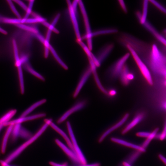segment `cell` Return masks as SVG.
Wrapping results in <instances>:
<instances>
[{"instance_id": "6da1fadb", "label": "cell", "mask_w": 166, "mask_h": 166, "mask_svg": "<svg viewBox=\"0 0 166 166\" xmlns=\"http://www.w3.org/2000/svg\"><path fill=\"white\" fill-rule=\"evenodd\" d=\"M51 119L45 120V123L30 138L13 151L5 159L4 162L9 164L17 157L25 149L37 140L45 131L52 122Z\"/></svg>"}, {"instance_id": "7a4b0ae2", "label": "cell", "mask_w": 166, "mask_h": 166, "mask_svg": "<svg viewBox=\"0 0 166 166\" xmlns=\"http://www.w3.org/2000/svg\"><path fill=\"white\" fill-rule=\"evenodd\" d=\"M124 47L127 49L129 51L130 54L132 55L142 74L148 83L149 85H152L153 82L150 72L139 55L130 46L127 45L125 46Z\"/></svg>"}, {"instance_id": "3957f363", "label": "cell", "mask_w": 166, "mask_h": 166, "mask_svg": "<svg viewBox=\"0 0 166 166\" xmlns=\"http://www.w3.org/2000/svg\"><path fill=\"white\" fill-rule=\"evenodd\" d=\"M78 5L83 17L86 32L85 34L81 37V39L86 40L87 46L91 51L93 49L92 36V31L91 30L89 18L84 5L81 0L79 1Z\"/></svg>"}, {"instance_id": "277c9868", "label": "cell", "mask_w": 166, "mask_h": 166, "mask_svg": "<svg viewBox=\"0 0 166 166\" xmlns=\"http://www.w3.org/2000/svg\"><path fill=\"white\" fill-rule=\"evenodd\" d=\"M130 55L129 53H126L118 59L110 68L109 72L112 77L116 78L119 76Z\"/></svg>"}, {"instance_id": "5b68a950", "label": "cell", "mask_w": 166, "mask_h": 166, "mask_svg": "<svg viewBox=\"0 0 166 166\" xmlns=\"http://www.w3.org/2000/svg\"><path fill=\"white\" fill-rule=\"evenodd\" d=\"M66 126L75 153L78 157L81 164H86V159L77 143L71 124L69 121L67 122Z\"/></svg>"}, {"instance_id": "8992f818", "label": "cell", "mask_w": 166, "mask_h": 166, "mask_svg": "<svg viewBox=\"0 0 166 166\" xmlns=\"http://www.w3.org/2000/svg\"><path fill=\"white\" fill-rule=\"evenodd\" d=\"M59 17H60L59 15H57L56 16L52 23L51 24H50L48 27L49 29L47 32L46 37L44 43L45 47L44 55L45 57L46 58L48 57L49 55V46L50 45L49 41L52 31H53L57 34H58L59 32V31L55 28L54 27V26L58 21Z\"/></svg>"}, {"instance_id": "52a82bcc", "label": "cell", "mask_w": 166, "mask_h": 166, "mask_svg": "<svg viewBox=\"0 0 166 166\" xmlns=\"http://www.w3.org/2000/svg\"><path fill=\"white\" fill-rule=\"evenodd\" d=\"M86 104L85 101H81L77 102L69 109L65 112L57 120V122L58 124L62 123L65 121L72 114L81 110Z\"/></svg>"}, {"instance_id": "ba28073f", "label": "cell", "mask_w": 166, "mask_h": 166, "mask_svg": "<svg viewBox=\"0 0 166 166\" xmlns=\"http://www.w3.org/2000/svg\"><path fill=\"white\" fill-rule=\"evenodd\" d=\"M66 1L68 6L70 15L77 38V41H82L77 17V14L73 10L70 1L68 0Z\"/></svg>"}, {"instance_id": "9c48e42d", "label": "cell", "mask_w": 166, "mask_h": 166, "mask_svg": "<svg viewBox=\"0 0 166 166\" xmlns=\"http://www.w3.org/2000/svg\"><path fill=\"white\" fill-rule=\"evenodd\" d=\"M114 45L109 43L103 46L95 55L99 62L101 63L107 58L113 49Z\"/></svg>"}, {"instance_id": "30bf717a", "label": "cell", "mask_w": 166, "mask_h": 166, "mask_svg": "<svg viewBox=\"0 0 166 166\" xmlns=\"http://www.w3.org/2000/svg\"><path fill=\"white\" fill-rule=\"evenodd\" d=\"M128 117V114H125L120 121L105 131L99 138L98 142H101L109 134L121 126L126 121Z\"/></svg>"}, {"instance_id": "8fae6325", "label": "cell", "mask_w": 166, "mask_h": 166, "mask_svg": "<svg viewBox=\"0 0 166 166\" xmlns=\"http://www.w3.org/2000/svg\"><path fill=\"white\" fill-rule=\"evenodd\" d=\"M56 144L61 149L70 159L77 164H81V162L76 154L69 148L67 147L59 139L55 140Z\"/></svg>"}, {"instance_id": "7c38bea8", "label": "cell", "mask_w": 166, "mask_h": 166, "mask_svg": "<svg viewBox=\"0 0 166 166\" xmlns=\"http://www.w3.org/2000/svg\"><path fill=\"white\" fill-rule=\"evenodd\" d=\"M119 77L122 84L125 86L128 85L131 81L134 78V77L133 74L130 71L126 64Z\"/></svg>"}, {"instance_id": "4fadbf2b", "label": "cell", "mask_w": 166, "mask_h": 166, "mask_svg": "<svg viewBox=\"0 0 166 166\" xmlns=\"http://www.w3.org/2000/svg\"><path fill=\"white\" fill-rule=\"evenodd\" d=\"M92 73V71L90 67H89L84 72L73 93V97L74 98L76 97L78 95Z\"/></svg>"}, {"instance_id": "5bb4252c", "label": "cell", "mask_w": 166, "mask_h": 166, "mask_svg": "<svg viewBox=\"0 0 166 166\" xmlns=\"http://www.w3.org/2000/svg\"><path fill=\"white\" fill-rule=\"evenodd\" d=\"M45 116L46 114L45 113H42L30 116H27L23 117H19L17 119L10 121L6 123L4 126L9 125L10 124L14 125L17 124H21L23 122L44 117Z\"/></svg>"}, {"instance_id": "9a60e30c", "label": "cell", "mask_w": 166, "mask_h": 166, "mask_svg": "<svg viewBox=\"0 0 166 166\" xmlns=\"http://www.w3.org/2000/svg\"><path fill=\"white\" fill-rule=\"evenodd\" d=\"M144 116V113L142 112L137 114L132 120L123 130L121 132V134L123 135L125 134L136 126L143 120Z\"/></svg>"}, {"instance_id": "2e32d148", "label": "cell", "mask_w": 166, "mask_h": 166, "mask_svg": "<svg viewBox=\"0 0 166 166\" xmlns=\"http://www.w3.org/2000/svg\"><path fill=\"white\" fill-rule=\"evenodd\" d=\"M110 140L111 141L113 142L134 149L136 150L142 152L145 151V149L141 146L138 145L115 137H111Z\"/></svg>"}, {"instance_id": "e0dca14e", "label": "cell", "mask_w": 166, "mask_h": 166, "mask_svg": "<svg viewBox=\"0 0 166 166\" xmlns=\"http://www.w3.org/2000/svg\"><path fill=\"white\" fill-rule=\"evenodd\" d=\"M53 129L61 135L67 144L69 148L74 152V150L70 139L66 134L57 125L52 122L49 125ZM75 153V152H74Z\"/></svg>"}, {"instance_id": "ac0fdd59", "label": "cell", "mask_w": 166, "mask_h": 166, "mask_svg": "<svg viewBox=\"0 0 166 166\" xmlns=\"http://www.w3.org/2000/svg\"><path fill=\"white\" fill-rule=\"evenodd\" d=\"M77 42L84 51L88 58H90L93 61L97 67L100 66L101 64L97 60L95 55L91 52V50H90L87 46L82 42V41Z\"/></svg>"}, {"instance_id": "d6986e66", "label": "cell", "mask_w": 166, "mask_h": 166, "mask_svg": "<svg viewBox=\"0 0 166 166\" xmlns=\"http://www.w3.org/2000/svg\"><path fill=\"white\" fill-rule=\"evenodd\" d=\"M144 25L159 42L166 46V39L163 36L157 32L147 22Z\"/></svg>"}, {"instance_id": "ffe728a7", "label": "cell", "mask_w": 166, "mask_h": 166, "mask_svg": "<svg viewBox=\"0 0 166 166\" xmlns=\"http://www.w3.org/2000/svg\"><path fill=\"white\" fill-rule=\"evenodd\" d=\"M46 101V100L43 99L34 103L25 110L22 113L20 117H23L27 116L35 109L44 104Z\"/></svg>"}, {"instance_id": "44dd1931", "label": "cell", "mask_w": 166, "mask_h": 166, "mask_svg": "<svg viewBox=\"0 0 166 166\" xmlns=\"http://www.w3.org/2000/svg\"><path fill=\"white\" fill-rule=\"evenodd\" d=\"M148 1H144L143 3V10L142 14H140L139 12L137 13V17L139 20L140 23L144 25L146 22V18L147 14L148 8Z\"/></svg>"}, {"instance_id": "7402d4cb", "label": "cell", "mask_w": 166, "mask_h": 166, "mask_svg": "<svg viewBox=\"0 0 166 166\" xmlns=\"http://www.w3.org/2000/svg\"><path fill=\"white\" fill-rule=\"evenodd\" d=\"M22 65L24 69L31 74L42 81H45V78L34 69L28 62L24 63Z\"/></svg>"}, {"instance_id": "603a6c76", "label": "cell", "mask_w": 166, "mask_h": 166, "mask_svg": "<svg viewBox=\"0 0 166 166\" xmlns=\"http://www.w3.org/2000/svg\"><path fill=\"white\" fill-rule=\"evenodd\" d=\"M16 112V109H12L7 112L0 118V124L5 125L6 123L10 121Z\"/></svg>"}, {"instance_id": "cb8c5ba5", "label": "cell", "mask_w": 166, "mask_h": 166, "mask_svg": "<svg viewBox=\"0 0 166 166\" xmlns=\"http://www.w3.org/2000/svg\"><path fill=\"white\" fill-rule=\"evenodd\" d=\"M118 32V30L115 28L104 29L92 32V36L93 38L94 36L99 35L115 34Z\"/></svg>"}, {"instance_id": "d4e9b609", "label": "cell", "mask_w": 166, "mask_h": 166, "mask_svg": "<svg viewBox=\"0 0 166 166\" xmlns=\"http://www.w3.org/2000/svg\"><path fill=\"white\" fill-rule=\"evenodd\" d=\"M14 125V124H10L8 125L9 127L5 134L1 150L2 153H4L5 152L8 138L10 134H11Z\"/></svg>"}, {"instance_id": "484cf974", "label": "cell", "mask_w": 166, "mask_h": 166, "mask_svg": "<svg viewBox=\"0 0 166 166\" xmlns=\"http://www.w3.org/2000/svg\"><path fill=\"white\" fill-rule=\"evenodd\" d=\"M21 127V124H17L14 125L11 133L13 141L16 140L19 136Z\"/></svg>"}, {"instance_id": "4316f807", "label": "cell", "mask_w": 166, "mask_h": 166, "mask_svg": "<svg viewBox=\"0 0 166 166\" xmlns=\"http://www.w3.org/2000/svg\"><path fill=\"white\" fill-rule=\"evenodd\" d=\"M158 129L156 128L150 132L149 135L144 141L141 146L145 149L148 146L151 140L156 137V135L158 133Z\"/></svg>"}, {"instance_id": "83f0119b", "label": "cell", "mask_w": 166, "mask_h": 166, "mask_svg": "<svg viewBox=\"0 0 166 166\" xmlns=\"http://www.w3.org/2000/svg\"><path fill=\"white\" fill-rule=\"evenodd\" d=\"M49 49L51 51V53L56 59L58 63L65 69L67 70L68 68L67 65L63 62L60 58L56 51L54 50L52 46L50 45L49 46Z\"/></svg>"}, {"instance_id": "f1b7e54d", "label": "cell", "mask_w": 166, "mask_h": 166, "mask_svg": "<svg viewBox=\"0 0 166 166\" xmlns=\"http://www.w3.org/2000/svg\"><path fill=\"white\" fill-rule=\"evenodd\" d=\"M22 18H14L0 17V21L5 23L14 24L15 25L18 24H22Z\"/></svg>"}, {"instance_id": "f546056e", "label": "cell", "mask_w": 166, "mask_h": 166, "mask_svg": "<svg viewBox=\"0 0 166 166\" xmlns=\"http://www.w3.org/2000/svg\"><path fill=\"white\" fill-rule=\"evenodd\" d=\"M18 68L20 91L21 94H23L25 92V88L23 75L22 67Z\"/></svg>"}, {"instance_id": "4dcf8cb0", "label": "cell", "mask_w": 166, "mask_h": 166, "mask_svg": "<svg viewBox=\"0 0 166 166\" xmlns=\"http://www.w3.org/2000/svg\"><path fill=\"white\" fill-rule=\"evenodd\" d=\"M32 134L25 128L22 126L20 131L19 136L24 138L29 139L33 136Z\"/></svg>"}, {"instance_id": "1f68e13d", "label": "cell", "mask_w": 166, "mask_h": 166, "mask_svg": "<svg viewBox=\"0 0 166 166\" xmlns=\"http://www.w3.org/2000/svg\"><path fill=\"white\" fill-rule=\"evenodd\" d=\"M15 25L19 28L25 30L27 31L32 32L35 34L39 33L38 30L36 29L24 25L22 24H17Z\"/></svg>"}, {"instance_id": "d6a6232c", "label": "cell", "mask_w": 166, "mask_h": 166, "mask_svg": "<svg viewBox=\"0 0 166 166\" xmlns=\"http://www.w3.org/2000/svg\"><path fill=\"white\" fill-rule=\"evenodd\" d=\"M142 152L140 151L136 150L131 156L127 162L130 164H132L136 160Z\"/></svg>"}, {"instance_id": "836d02e7", "label": "cell", "mask_w": 166, "mask_h": 166, "mask_svg": "<svg viewBox=\"0 0 166 166\" xmlns=\"http://www.w3.org/2000/svg\"><path fill=\"white\" fill-rule=\"evenodd\" d=\"M46 20L45 18L41 17H38L33 18H27V19L25 22L26 23H32L35 22H45Z\"/></svg>"}, {"instance_id": "e575fe53", "label": "cell", "mask_w": 166, "mask_h": 166, "mask_svg": "<svg viewBox=\"0 0 166 166\" xmlns=\"http://www.w3.org/2000/svg\"><path fill=\"white\" fill-rule=\"evenodd\" d=\"M6 1L7 2L8 4L9 5L12 11L15 14V15L18 18L21 19V16L16 10L12 1L10 0H7Z\"/></svg>"}, {"instance_id": "d590c367", "label": "cell", "mask_w": 166, "mask_h": 166, "mask_svg": "<svg viewBox=\"0 0 166 166\" xmlns=\"http://www.w3.org/2000/svg\"><path fill=\"white\" fill-rule=\"evenodd\" d=\"M34 0H31L30 1L29 6L27 7V10L26 11V14L23 18L25 19H27L28 18V17L31 12L32 8L34 5Z\"/></svg>"}, {"instance_id": "8d00e7d4", "label": "cell", "mask_w": 166, "mask_h": 166, "mask_svg": "<svg viewBox=\"0 0 166 166\" xmlns=\"http://www.w3.org/2000/svg\"><path fill=\"white\" fill-rule=\"evenodd\" d=\"M166 137V122L164 128L162 132L159 134L157 133L156 137L157 138L163 140L165 139Z\"/></svg>"}, {"instance_id": "74e56055", "label": "cell", "mask_w": 166, "mask_h": 166, "mask_svg": "<svg viewBox=\"0 0 166 166\" xmlns=\"http://www.w3.org/2000/svg\"><path fill=\"white\" fill-rule=\"evenodd\" d=\"M152 3L154 4L161 11L166 14V9L163 7L162 6L155 1L151 0L150 1Z\"/></svg>"}, {"instance_id": "f35d334b", "label": "cell", "mask_w": 166, "mask_h": 166, "mask_svg": "<svg viewBox=\"0 0 166 166\" xmlns=\"http://www.w3.org/2000/svg\"><path fill=\"white\" fill-rule=\"evenodd\" d=\"M150 132L145 131H141L137 132L136 135L139 137L147 138L149 135Z\"/></svg>"}, {"instance_id": "ab89813d", "label": "cell", "mask_w": 166, "mask_h": 166, "mask_svg": "<svg viewBox=\"0 0 166 166\" xmlns=\"http://www.w3.org/2000/svg\"><path fill=\"white\" fill-rule=\"evenodd\" d=\"M118 3L124 12L125 13L127 12V9L126 5L123 0H119Z\"/></svg>"}, {"instance_id": "60d3db41", "label": "cell", "mask_w": 166, "mask_h": 166, "mask_svg": "<svg viewBox=\"0 0 166 166\" xmlns=\"http://www.w3.org/2000/svg\"><path fill=\"white\" fill-rule=\"evenodd\" d=\"M13 1L19 5L25 10L26 11L27 9V7L26 5L22 1L19 0H14Z\"/></svg>"}, {"instance_id": "b9f144b4", "label": "cell", "mask_w": 166, "mask_h": 166, "mask_svg": "<svg viewBox=\"0 0 166 166\" xmlns=\"http://www.w3.org/2000/svg\"><path fill=\"white\" fill-rule=\"evenodd\" d=\"M79 1L78 0H75L72 3V6L73 10L77 14V4H78Z\"/></svg>"}, {"instance_id": "7bdbcfd3", "label": "cell", "mask_w": 166, "mask_h": 166, "mask_svg": "<svg viewBox=\"0 0 166 166\" xmlns=\"http://www.w3.org/2000/svg\"><path fill=\"white\" fill-rule=\"evenodd\" d=\"M36 37L37 38L42 42V43L44 44L45 39L44 37L39 33H38L37 34H35Z\"/></svg>"}, {"instance_id": "ee69618b", "label": "cell", "mask_w": 166, "mask_h": 166, "mask_svg": "<svg viewBox=\"0 0 166 166\" xmlns=\"http://www.w3.org/2000/svg\"><path fill=\"white\" fill-rule=\"evenodd\" d=\"M117 93L116 91L113 89H112L109 91V92L108 91V95L110 96H114L116 95Z\"/></svg>"}, {"instance_id": "f6af8a7d", "label": "cell", "mask_w": 166, "mask_h": 166, "mask_svg": "<svg viewBox=\"0 0 166 166\" xmlns=\"http://www.w3.org/2000/svg\"><path fill=\"white\" fill-rule=\"evenodd\" d=\"M159 156L161 160L166 165V158L161 154H160Z\"/></svg>"}, {"instance_id": "bcb514c9", "label": "cell", "mask_w": 166, "mask_h": 166, "mask_svg": "<svg viewBox=\"0 0 166 166\" xmlns=\"http://www.w3.org/2000/svg\"><path fill=\"white\" fill-rule=\"evenodd\" d=\"M100 164L99 163H96L82 165L78 166H100Z\"/></svg>"}, {"instance_id": "7dc6e473", "label": "cell", "mask_w": 166, "mask_h": 166, "mask_svg": "<svg viewBox=\"0 0 166 166\" xmlns=\"http://www.w3.org/2000/svg\"><path fill=\"white\" fill-rule=\"evenodd\" d=\"M49 164L52 166H67L65 165L61 164L53 161H50L49 162Z\"/></svg>"}, {"instance_id": "c3c4849f", "label": "cell", "mask_w": 166, "mask_h": 166, "mask_svg": "<svg viewBox=\"0 0 166 166\" xmlns=\"http://www.w3.org/2000/svg\"><path fill=\"white\" fill-rule=\"evenodd\" d=\"M0 32L4 34H7V32L0 27Z\"/></svg>"}, {"instance_id": "681fc988", "label": "cell", "mask_w": 166, "mask_h": 166, "mask_svg": "<svg viewBox=\"0 0 166 166\" xmlns=\"http://www.w3.org/2000/svg\"><path fill=\"white\" fill-rule=\"evenodd\" d=\"M122 164L124 166H132L131 164H129L127 162H123Z\"/></svg>"}, {"instance_id": "f907efd6", "label": "cell", "mask_w": 166, "mask_h": 166, "mask_svg": "<svg viewBox=\"0 0 166 166\" xmlns=\"http://www.w3.org/2000/svg\"><path fill=\"white\" fill-rule=\"evenodd\" d=\"M4 125L3 124H0V132L1 130L2 129L3 127L4 126Z\"/></svg>"}, {"instance_id": "816d5d0a", "label": "cell", "mask_w": 166, "mask_h": 166, "mask_svg": "<svg viewBox=\"0 0 166 166\" xmlns=\"http://www.w3.org/2000/svg\"><path fill=\"white\" fill-rule=\"evenodd\" d=\"M164 108L166 109V101L164 104Z\"/></svg>"}, {"instance_id": "f5cc1de1", "label": "cell", "mask_w": 166, "mask_h": 166, "mask_svg": "<svg viewBox=\"0 0 166 166\" xmlns=\"http://www.w3.org/2000/svg\"><path fill=\"white\" fill-rule=\"evenodd\" d=\"M165 139H166V138H165Z\"/></svg>"}]
</instances>
